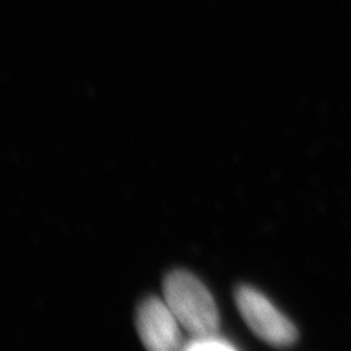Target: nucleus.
Instances as JSON below:
<instances>
[{
	"mask_svg": "<svg viewBox=\"0 0 351 351\" xmlns=\"http://www.w3.org/2000/svg\"><path fill=\"white\" fill-rule=\"evenodd\" d=\"M164 300L191 335L218 332L219 313L217 303L202 281L193 274L174 269L162 284Z\"/></svg>",
	"mask_w": 351,
	"mask_h": 351,
	"instance_id": "f257e3e1",
	"label": "nucleus"
},
{
	"mask_svg": "<svg viewBox=\"0 0 351 351\" xmlns=\"http://www.w3.org/2000/svg\"><path fill=\"white\" fill-rule=\"evenodd\" d=\"M236 303L243 321L256 337L274 347H289L298 341V329L269 299L250 285H240Z\"/></svg>",
	"mask_w": 351,
	"mask_h": 351,
	"instance_id": "f03ea898",
	"label": "nucleus"
},
{
	"mask_svg": "<svg viewBox=\"0 0 351 351\" xmlns=\"http://www.w3.org/2000/svg\"><path fill=\"white\" fill-rule=\"evenodd\" d=\"M141 341L152 351H174L184 346L180 322L166 300L156 295L141 303L136 315Z\"/></svg>",
	"mask_w": 351,
	"mask_h": 351,
	"instance_id": "7ed1b4c3",
	"label": "nucleus"
},
{
	"mask_svg": "<svg viewBox=\"0 0 351 351\" xmlns=\"http://www.w3.org/2000/svg\"><path fill=\"white\" fill-rule=\"evenodd\" d=\"M183 350L188 351H233L237 347L230 343L227 338L221 337L218 332L191 335L188 341H184Z\"/></svg>",
	"mask_w": 351,
	"mask_h": 351,
	"instance_id": "20e7f679",
	"label": "nucleus"
}]
</instances>
